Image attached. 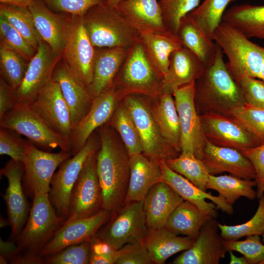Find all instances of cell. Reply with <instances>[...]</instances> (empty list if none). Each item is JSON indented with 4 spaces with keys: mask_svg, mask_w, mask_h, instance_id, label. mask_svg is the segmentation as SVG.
<instances>
[{
    "mask_svg": "<svg viewBox=\"0 0 264 264\" xmlns=\"http://www.w3.org/2000/svg\"><path fill=\"white\" fill-rule=\"evenodd\" d=\"M99 135L97 172L102 189L103 208L111 213L124 204L130 178V156L107 128L100 129Z\"/></svg>",
    "mask_w": 264,
    "mask_h": 264,
    "instance_id": "obj_1",
    "label": "cell"
},
{
    "mask_svg": "<svg viewBox=\"0 0 264 264\" xmlns=\"http://www.w3.org/2000/svg\"><path fill=\"white\" fill-rule=\"evenodd\" d=\"M63 221L57 215L48 193L35 194L26 222L16 238L18 248L12 257H20L30 264L43 263L41 251Z\"/></svg>",
    "mask_w": 264,
    "mask_h": 264,
    "instance_id": "obj_2",
    "label": "cell"
},
{
    "mask_svg": "<svg viewBox=\"0 0 264 264\" xmlns=\"http://www.w3.org/2000/svg\"><path fill=\"white\" fill-rule=\"evenodd\" d=\"M223 54L217 44L214 62L206 67L201 76L196 81L195 98L205 105L207 111L225 114L246 102L240 87L227 67Z\"/></svg>",
    "mask_w": 264,
    "mask_h": 264,
    "instance_id": "obj_3",
    "label": "cell"
},
{
    "mask_svg": "<svg viewBox=\"0 0 264 264\" xmlns=\"http://www.w3.org/2000/svg\"><path fill=\"white\" fill-rule=\"evenodd\" d=\"M83 24L96 48H131L139 40V33L114 7L104 2L82 16Z\"/></svg>",
    "mask_w": 264,
    "mask_h": 264,
    "instance_id": "obj_4",
    "label": "cell"
},
{
    "mask_svg": "<svg viewBox=\"0 0 264 264\" xmlns=\"http://www.w3.org/2000/svg\"><path fill=\"white\" fill-rule=\"evenodd\" d=\"M228 60L227 67L237 83L243 76L261 79L264 47L249 40L242 32L222 21L212 36Z\"/></svg>",
    "mask_w": 264,
    "mask_h": 264,
    "instance_id": "obj_5",
    "label": "cell"
},
{
    "mask_svg": "<svg viewBox=\"0 0 264 264\" xmlns=\"http://www.w3.org/2000/svg\"><path fill=\"white\" fill-rule=\"evenodd\" d=\"M162 79L139 39L129 49L112 86L120 98L132 94L157 98Z\"/></svg>",
    "mask_w": 264,
    "mask_h": 264,
    "instance_id": "obj_6",
    "label": "cell"
},
{
    "mask_svg": "<svg viewBox=\"0 0 264 264\" xmlns=\"http://www.w3.org/2000/svg\"><path fill=\"white\" fill-rule=\"evenodd\" d=\"M0 126L25 136L37 147L47 151L59 148L71 152L70 139L52 130L28 103H18L0 119Z\"/></svg>",
    "mask_w": 264,
    "mask_h": 264,
    "instance_id": "obj_7",
    "label": "cell"
},
{
    "mask_svg": "<svg viewBox=\"0 0 264 264\" xmlns=\"http://www.w3.org/2000/svg\"><path fill=\"white\" fill-rule=\"evenodd\" d=\"M95 47L83 24L82 16L67 14L63 62L87 88L91 83Z\"/></svg>",
    "mask_w": 264,
    "mask_h": 264,
    "instance_id": "obj_8",
    "label": "cell"
},
{
    "mask_svg": "<svg viewBox=\"0 0 264 264\" xmlns=\"http://www.w3.org/2000/svg\"><path fill=\"white\" fill-rule=\"evenodd\" d=\"M72 155L70 152L51 153L26 140L24 158L23 186L32 198L37 194L48 193L56 169Z\"/></svg>",
    "mask_w": 264,
    "mask_h": 264,
    "instance_id": "obj_9",
    "label": "cell"
},
{
    "mask_svg": "<svg viewBox=\"0 0 264 264\" xmlns=\"http://www.w3.org/2000/svg\"><path fill=\"white\" fill-rule=\"evenodd\" d=\"M97 141L91 135L82 148L72 158L63 162L53 175L49 198L57 215L64 221L68 216L70 197L74 184L86 160L97 151Z\"/></svg>",
    "mask_w": 264,
    "mask_h": 264,
    "instance_id": "obj_10",
    "label": "cell"
},
{
    "mask_svg": "<svg viewBox=\"0 0 264 264\" xmlns=\"http://www.w3.org/2000/svg\"><path fill=\"white\" fill-rule=\"evenodd\" d=\"M112 212L107 225L97 235L115 249L141 241L147 235L143 201L127 203Z\"/></svg>",
    "mask_w": 264,
    "mask_h": 264,
    "instance_id": "obj_11",
    "label": "cell"
},
{
    "mask_svg": "<svg viewBox=\"0 0 264 264\" xmlns=\"http://www.w3.org/2000/svg\"><path fill=\"white\" fill-rule=\"evenodd\" d=\"M195 82L184 85L173 93L181 131V152L201 159L207 139L195 105Z\"/></svg>",
    "mask_w": 264,
    "mask_h": 264,
    "instance_id": "obj_12",
    "label": "cell"
},
{
    "mask_svg": "<svg viewBox=\"0 0 264 264\" xmlns=\"http://www.w3.org/2000/svg\"><path fill=\"white\" fill-rule=\"evenodd\" d=\"M97 153L88 157L74 184L68 216L65 220L89 217L104 209L102 189L97 172Z\"/></svg>",
    "mask_w": 264,
    "mask_h": 264,
    "instance_id": "obj_13",
    "label": "cell"
},
{
    "mask_svg": "<svg viewBox=\"0 0 264 264\" xmlns=\"http://www.w3.org/2000/svg\"><path fill=\"white\" fill-rule=\"evenodd\" d=\"M123 103L134 122L145 155L166 160L179 154L162 136L151 108L143 99L129 95L124 97Z\"/></svg>",
    "mask_w": 264,
    "mask_h": 264,
    "instance_id": "obj_14",
    "label": "cell"
},
{
    "mask_svg": "<svg viewBox=\"0 0 264 264\" xmlns=\"http://www.w3.org/2000/svg\"><path fill=\"white\" fill-rule=\"evenodd\" d=\"M199 116L204 135L213 144L241 152L260 145L242 125L227 115L207 111Z\"/></svg>",
    "mask_w": 264,
    "mask_h": 264,
    "instance_id": "obj_15",
    "label": "cell"
},
{
    "mask_svg": "<svg viewBox=\"0 0 264 264\" xmlns=\"http://www.w3.org/2000/svg\"><path fill=\"white\" fill-rule=\"evenodd\" d=\"M28 103L52 130L70 140V112L57 82L50 81Z\"/></svg>",
    "mask_w": 264,
    "mask_h": 264,
    "instance_id": "obj_16",
    "label": "cell"
},
{
    "mask_svg": "<svg viewBox=\"0 0 264 264\" xmlns=\"http://www.w3.org/2000/svg\"><path fill=\"white\" fill-rule=\"evenodd\" d=\"M110 213L103 209L89 217L63 221L41 250V256L44 258L68 246L89 241L108 221Z\"/></svg>",
    "mask_w": 264,
    "mask_h": 264,
    "instance_id": "obj_17",
    "label": "cell"
},
{
    "mask_svg": "<svg viewBox=\"0 0 264 264\" xmlns=\"http://www.w3.org/2000/svg\"><path fill=\"white\" fill-rule=\"evenodd\" d=\"M0 174L8 180V186L3 197L11 227L10 238L16 239L23 228L30 212L22 182L23 163L11 159L0 169Z\"/></svg>",
    "mask_w": 264,
    "mask_h": 264,
    "instance_id": "obj_18",
    "label": "cell"
},
{
    "mask_svg": "<svg viewBox=\"0 0 264 264\" xmlns=\"http://www.w3.org/2000/svg\"><path fill=\"white\" fill-rule=\"evenodd\" d=\"M61 56L55 53L43 40L29 62L24 78L16 90L18 103H29L52 80L54 69Z\"/></svg>",
    "mask_w": 264,
    "mask_h": 264,
    "instance_id": "obj_19",
    "label": "cell"
},
{
    "mask_svg": "<svg viewBox=\"0 0 264 264\" xmlns=\"http://www.w3.org/2000/svg\"><path fill=\"white\" fill-rule=\"evenodd\" d=\"M163 181L183 198L197 206L205 213L216 219L217 208L231 215L234 213L233 206L229 205L221 196H215L199 188L182 175L172 170L164 159H159Z\"/></svg>",
    "mask_w": 264,
    "mask_h": 264,
    "instance_id": "obj_20",
    "label": "cell"
},
{
    "mask_svg": "<svg viewBox=\"0 0 264 264\" xmlns=\"http://www.w3.org/2000/svg\"><path fill=\"white\" fill-rule=\"evenodd\" d=\"M218 222L211 218L201 227L193 244L178 256L174 264H218L228 249L220 233Z\"/></svg>",
    "mask_w": 264,
    "mask_h": 264,
    "instance_id": "obj_21",
    "label": "cell"
},
{
    "mask_svg": "<svg viewBox=\"0 0 264 264\" xmlns=\"http://www.w3.org/2000/svg\"><path fill=\"white\" fill-rule=\"evenodd\" d=\"M119 99L113 86L93 99L88 111L72 130L70 136L72 155L82 148L95 130L110 120Z\"/></svg>",
    "mask_w": 264,
    "mask_h": 264,
    "instance_id": "obj_22",
    "label": "cell"
},
{
    "mask_svg": "<svg viewBox=\"0 0 264 264\" xmlns=\"http://www.w3.org/2000/svg\"><path fill=\"white\" fill-rule=\"evenodd\" d=\"M201 160L210 175H218L226 172L245 179L256 178L252 163L238 150L217 146L207 140Z\"/></svg>",
    "mask_w": 264,
    "mask_h": 264,
    "instance_id": "obj_23",
    "label": "cell"
},
{
    "mask_svg": "<svg viewBox=\"0 0 264 264\" xmlns=\"http://www.w3.org/2000/svg\"><path fill=\"white\" fill-rule=\"evenodd\" d=\"M205 68L201 61L183 46L172 53L168 71L160 83L159 93L173 94L179 88L197 80Z\"/></svg>",
    "mask_w": 264,
    "mask_h": 264,
    "instance_id": "obj_24",
    "label": "cell"
},
{
    "mask_svg": "<svg viewBox=\"0 0 264 264\" xmlns=\"http://www.w3.org/2000/svg\"><path fill=\"white\" fill-rule=\"evenodd\" d=\"M130 178L124 204L143 201L150 190L163 181L159 159L139 154L129 157Z\"/></svg>",
    "mask_w": 264,
    "mask_h": 264,
    "instance_id": "obj_25",
    "label": "cell"
},
{
    "mask_svg": "<svg viewBox=\"0 0 264 264\" xmlns=\"http://www.w3.org/2000/svg\"><path fill=\"white\" fill-rule=\"evenodd\" d=\"M52 80L59 85L69 109L73 129L88 111L93 98L87 87L74 75L64 62L59 61L57 64Z\"/></svg>",
    "mask_w": 264,
    "mask_h": 264,
    "instance_id": "obj_26",
    "label": "cell"
},
{
    "mask_svg": "<svg viewBox=\"0 0 264 264\" xmlns=\"http://www.w3.org/2000/svg\"><path fill=\"white\" fill-rule=\"evenodd\" d=\"M28 8L42 40L55 53L62 56L66 43L67 14L53 12L41 0H35Z\"/></svg>",
    "mask_w": 264,
    "mask_h": 264,
    "instance_id": "obj_27",
    "label": "cell"
},
{
    "mask_svg": "<svg viewBox=\"0 0 264 264\" xmlns=\"http://www.w3.org/2000/svg\"><path fill=\"white\" fill-rule=\"evenodd\" d=\"M183 201L165 182L162 181L155 184L143 200L148 231L164 227L171 214Z\"/></svg>",
    "mask_w": 264,
    "mask_h": 264,
    "instance_id": "obj_28",
    "label": "cell"
},
{
    "mask_svg": "<svg viewBox=\"0 0 264 264\" xmlns=\"http://www.w3.org/2000/svg\"><path fill=\"white\" fill-rule=\"evenodd\" d=\"M130 48L95 47L93 79L88 87L93 99L112 86Z\"/></svg>",
    "mask_w": 264,
    "mask_h": 264,
    "instance_id": "obj_29",
    "label": "cell"
},
{
    "mask_svg": "<svg viewBox=\"0 0 264 264\" xmlns=\"http://www.w3.org/2000/svg\"><path fill=\"white\" fill-rule=\"evenodd\" d=\"M115 7L139 33L167 30L157 0H122Z\"/></svg>",
    "mask_w": 264,
    "mask_h": 264,
    "instance_id": "obj_30",
    "label": "cell"
},
{
    "mask_svg": "<svg viewBox=\"0 0 264 264\" xmlns=\"http://www.w3.org/2000/svg\"><path fill=\"white\" fill-rule=\"evenodd\" d=\"M139 39L150 62L163 78L168 71L172 53L183 46L180 38L166 30L141 32Z\"/></svg>",
    "mask_w": 264,
    "mask_h": 264,
    "instance_id": "obj_31",
    "label": "cell"
},
{
    "mask_svg": "<svg viewBox=\"0 0 264 264\" xmlns=\"http://www.w3.org/2000/svg\"><path fill=\"white\" fill-rule=\"evenodd\" d=\"M195 239L180 237L164 227L148 231L142 240L153 264H163L174 254L189 249Z\"/></svg>",
    "mask_w": 264,
    "mask_h": 264,
    "instance_id": "obj_32",
    "label": "cell"
},
{
    "mask_svg": "<svg viewBox=\"0 0 264 264\" xmlns=\"http://www.w3.org/2000/svg\"><path fill=\"white\" fill-rule=\"evenodd\" d=\"M173 94L159 95L151 109L153 117L165 141L178 153H181V131Z\"/></svg>",
    "mask_w": 264,
    "mask_h": 264,
    "instance_id": "obj_33",
    "label": "cell"
},
{
    "mask_svg": "<svg viewBox=\"0 0 264 264\" xmlns=\"http://www.w3.org/2000/svg\"><path fill=\"white\" fill-rule=\"evenodd\" d=\"M223 21L242 32L247 38L264 40V5H236L225 11Z\"/></svg>",
    "mask_w": 264,
    "mask_h": 264,
    "instance_id": "obj_34",
    "label": "cell"
},
{
    "mask_svg": "<svg viewBox=\"0 0 264 264\" xmlns=\"http://www.w3.org/2000/svg\"><path fill=\"white\" fill-rule=\"evenodd\" d=\"M177 35L183 46L196 55L206 67L214 62L217 44L187 14L180 21Z\"/></svg>",
    "mask_w": 264,
    "mask_h": 264,
    "instance_id": "obj_35",
    "label": "cell"
},
{
    "mask_svg": "<svg viewBox=\"0 0 264 264\" xmlns=\"http://www.w3.org/2000/svg\"><path fill=\"white\" fill-rule=\"evenodd\" d=\"M212 218L195 205L184 200L171 214L164 227L177 235L196 239L202 225Z\"/></svg>",
    "mask_w": 264,
    "mask_h": 264,
    "instance_id": "obj_36",
    "label": "cell"
},
{
    "mask_svg": "<svg viewBox=\"0 0 264 264\" xmlns=\"http://www.w3.org/2000/svg\"><path fill=\"white\" fill-rule=\"evenodd\" d=\"M254 186H256L255 180L245 179L230 174L210 175L206 189L216 191L229 205L233 206L241 197L254 200L257 198V192L253 188Z\"/></svg>",
    "mask_w": 264,
    "mask_h": 264,
    "instance_id": "obj_37",
    "label": "cell"
},
{
    "mask_svg": "<svg viewBox=\"0 0 264 264\" xmlns=\"http://www.w3.org/2000/svg\"><path fill=\"white\" fill-rule=\"evenodd\" d=\"M173 171L182 175L201 190L206 191L210 174L203 161L193 154L181 152L177 156L165 160Z\"/></svg>",
    "mask_w": 264,
    "mask_h": 264,
    "instance_id": "obj_38",
    "label": "cell"
},
{
    "mask_svg": "<svg viewBox=\"0 0 264 264\" xmlns=\"http://www.w3.org/2000/svg\"><path fill=\"white\" fill-rule=\"evenodd\" d=\"M110 120V124L119 133L129 156L143 153L139 134L124 103L117 107Z\"/></svg>",
    "mask_w": 264,
    "mask_h": 264,
    "instance_id": "obj_39",
    "label": "cell"
},
{
    "mask_svg": "<svg viewBox=\"0 0 264 264\" xmlns=\"http://www.w3.org/2000/svg\"><path fill=\"white\" fill-rule=\"evenodd\" d=\"M0 15L16 29L37 51L42 40L28 8L0 3Z\"/></svg>",
    "mask_w": 264,
    "mask_h": 264,
    "instance_id": "obj_40",
    "label": "cell"
},
{
    "mask_svg": "<svg viewBox=\"0 0 264 264\" xmlns=\"http://www.w3.org/2000/svg\"><path fill=\"white\" fill-rule=\"evenodd\" d=\"M235 0H204L200 5L188 15L212 40L213 33L222 22V18L227 6Z\"/></svg>",
    "mask_w": 264,
    "mask_h": 264,
    "instance_id": "obj_41",
    "label": "cell"
},
{
    "mask_svg": "<svg viewBox=\"0 0 264 264\" xmlns=\"http://www.w3.org/2000/svg\"><path fill=\"white\" fill-rule=\"evenodd\" d=\"M28 63L15 50L0 43L1 77L15 90L24 78Z\"/></svg>",
    "mask_w": 264,
    "mask_h": 264,
    "instance_id": "obj_42",
    "label": "cell"
},
{
    "mask_svg": "<svg viewBox=\"0 0 264 264\" xmlns=\"http://www.w3.org/2000/svg\"><path fill=\"white\" fill-rule=\"evenodd\" d=\"M259 199V205L255 214L247 221L235 225L218 222L220 234L224 240H238L244 237L260 236L264 234V195Z\"/></svg>",
    "mask_w": 264,
    "mask_h": 264,
    "instance_id": "obj_43",
    "label": "cell"
},
{
    "mask_svg": "<svg viewBox=\"0 0 264 264\" xmlns=\"http://www.w3.org/2000/svg\"><path fill=\"white\" fill-rule=\"evenodd\" d=\"M225 114L242 125L260 145L264 143V108L245 103L229 110Z\"/></svg>",
    "mask_w": 264,
    "mask_h": 264,
    "instance_id": "obj_44",
    "label": "cell"
},
{
    "mask_svg": "<svg viewBox=\"0 0 264 264\" xmlns=\"http://www.w3.org/2000/svg\"><path fill=\"white\" fill-rule=\"evenodd\" d=\"M200 0H160L163 22L167 30L177 35L181 19L198 6Z\"/></svg>",
    "mask_w": 264,
    "mask_h": 264,
    "instance_id": "obj_45",
    "label": "cell"
},
{
    "mask_svg": "<svg viewBox=\"0 0 264 264\" xmlns=\"http://www.w3.org/2000/svg\"><path fill=\"white\" fill-rule=\"evenodd\" d=\"M0 38L2 42L29 62L36 50L1 15H0Z\"/></svg>",
    "mask_w": 264,
    "mask_h": 264,
    "instance_id": "obj_46",
    "label": "cell"
},
{
    "mask_svg": "<svg viewBox=\"0 0 264 264\" xmlns=\"http://www.w3.org/2000/svg\"><path fill=\"white\" fill-rule=\"evenodd\" d=\"M89 241L68 246L55 254L45 257L44 262L47 264H89Z\"/></svg>",
    "mask_w": 264,
    "mask_h": 264,
    "instance_id": "obj_47",
    "label": "cell"
},
{
    "mask_svg": "<svg viewBox=\"0 0 264 264\" xmlns=\"http://www.w3.org/2000/svg\"><path fill=\"white\" fill-rule=\"evenodd\" d=\"M225 244L229 251L241 253L248 264H264V243L260 236H248L243 241L225 240Z\"/></svg>",
    "mask_w": 264,
    "mask_h": 264,
    "instance_id": "obj_48",
    "label": "cell"
},
{
    "mask_svg": "<svg viewBox=\"0 0 264 264\" xmlns=\"http://www.w3.org/2000/svg\"><path fill=\"white\" fill-rule=\"evenodd\" d=\"M51 11L75 16H83L92 7L106 0H41Z\"/></svg>",
    "mask_w": 264,
    "mask_h": 264,
    "instance_id": "obj_49",
    "label": "cell"
},
{
    "mask_svg": "<svg viewBox=\"0 0 264 264\" xmlns=\"http://www.w3.org/2000/svg\"><path fill=\"white\" fill-rule=\"evenodd\" d=\"M18 133L6 128L0 129V154L7 155L11 159L22 162L26 141L23 140Z\"/></svg>",
    "mask_w": 264,
    "mask_h": 264,
    "instance_id": "obj_50",
    "label": "cell"
},
{
    "mask_svg": "<svg viewBox=\"0 0 264 264\" xmlns=\"http://www.w3.org/2000/svg\"><path fill=\"white\" fill-rule=\"evenodd\" d=\"M89 242V264H116L119 256V250L115 249L97 234L90 239Z\"/></svg>",
    "mask_w": 264,
    "mask_h": 264,
    "instance_id": "obj_51",
    "label": "cell"
},
{
    "mask_svg": "<svg viewBox=\"0 0 264 264\" xmlns=\"http://www.w3.org/2000/svg\"><path fill=\"white\" fill-rule=\"evenodd\" d=\"M246 103L264 108V81L249 76H243L237 82Z\"/></svg>",
    "mask_w": 264,
    "mask_h": 264,
    "instance_id": "obj_52",
    "label": "cell"
},
{
    "mask_svg": "<svg viewBox=\"0 0 264 264\" xmlns=\"http://www.w3.org/2000/svg\"><path fill=\"white\" fill-rule=\"evenodd\" d=\"M116 264H153L142 240L128 243L119 250Z\"/></svg>",
    "mask_w": 264,
    "mask_h": 264,
    "instance_id": "obj_53",
    "label": "cell"
},
{
    "mask_svg": "<svg viewBox=\"0 0 264 264\" xmlns=\"http://www.w3.org/2000/svg\"><path fill=\"white\" fill-rule=\"evenodd\" d=\"M242 153L252 163L256 172L257 198L264 195V143L246 149Z\"/></svg>",
    "mask_w": 264,
    "mask_h": 264,
    "instance_id": "obj_54",
    "label": "cell"
},
{
    "mask_svg": "<svg viewBox=\"0 0 264 264\" xmlns=\"http://www.w3.org/2000/svg\"><path fill=\"white\" fill-rule=\"evenodd\" d=\"M18 103L16 90L10 86L5 80H0V119L9 111L12 110Z\"/></svg>",
    "mask_w": 264,
    "mask_h": 264,
    "instance_id": "obj_55",
    "label": "cell"
},
{
    "mask_svg": "<svg viewBox=\"0 0 264 264\" xmlns=\"http://www.w3.org/2000/svg\"><path fill=\"white\" fill-rule=\"evenodd\" d=\"M16 242L13 241H4L0 240V255L4 256L9 260L17 250Z\"/></svg>",
    "mask_w": 264,
    "mask_h": 264,
    "instance_id": "obj_56",
    "label": "cell"
},
{
    "mask_svg": "<svg viewBox=\"0 0 264 264\" xmlns=\"http://www.w3.org/2000/svg\"><path fill=\"white\" fill-rule=\"evenodd\" d=\"M35 0H0V3L28 8Z\"/></svg>",
    "mask_w": 264,
    "mask_h": 264,
    "instance_id": "obj_57",
    "label": "cell"
},
{
    "mask_svg": "<svg viewBox=\"0 0 264 264\" xmlns=\"http://www.w3.org/2000/svg\"><path fill=\"white\" fill-rule=\"evenodd\" d=\"M230 255V264H248V261L245 257H237L235 256L232 251H228Z\"/></svg>",
    "mask_w": 264,
    "mask_h": 264,
    "instance_id": "obj_58",
    "label": "cell"
},
{
    "mask_svg": "<svg viewBox=\"0 0 264 264\" xmlns=\"http://www.w3.org/2000/svg\"><path fill=\"white\" fill-rule=\"evenodd\" d=\"M8 225H10L9 219H5L2 216H0V228H3L7 226Z\"/></svg>",
    "mask_w": 264,
    "mask_h": 264,
    "instance_id": "obj_59",
    "label": "cell"
},
{
    "mask_svg": "<svg viewBox=\"0 0 264 264\" xmlns=\"http://www.w3.org/2000/svg\"><path fill=\"white\" fill-rule=\"evenodd\" d=\"M122 0H106L104 3L108 5L115 7Z\"/></svg>",
    "mask_w": 264,
    "mask_h": 264,
    "instance_id": "obj_60",
    "label": "cell"
},
{
    "mask_svg": "<svg viewBox=\"0 0 264 264\" xmlns=\"http://www.w3.org/2000/svg\"><path fill=\"white\" fill-rule=\"evenodd\" d=\"M8 259L3 256L0 255V264H6L8 263Z\"/></svg>",
    "mask_w": 264,
    "mask_h": 264,
    "instance_id": "obj_61",
    "label": "cell"
},
{
    "mask_svg": "<svg viewBox=\"0 0 264 264\" xmlns=\"http://www.w3.org/2000/svg\"><path fill=\"white\" fill-rule=\"evenodd\" d=\"M261 80L264 81V61L262 66V72H261Z\"/></svg>",
    "mask_w": 264,
    "mask_h": 264,
    "instance_id": "obj_62",
    "label": "cell"
},
{
    "mask_svg": "<svg viewBox=\"0 0 264 264\" xmlns=\"http://www.w3.org/2000/svg\"><path fill=\"white\" fill-rule=\"evenodd\" d=\"M262 241L264 243V234L262 235Z\"/></svg>",
    "mask_w": 264,
    "mask_h": 264,
    "instance_id": "obj_63",
    "label": "cell"
}]
</instances>
